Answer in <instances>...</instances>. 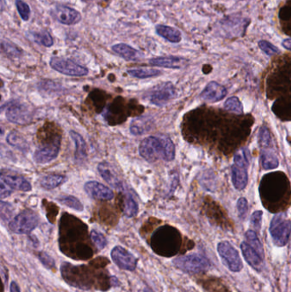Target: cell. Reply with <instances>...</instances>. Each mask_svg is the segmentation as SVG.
<instances>
[{"instance_id": "e575fe53", "label": "cell", "mask_w": 291, "mask_h": 292, "mask_svg": "<svg viewBox=\"0 0 291 292\" xmlns=\"http://www.w3.org/2000/svg\"><path fill=\"white\" fill-rule=\"evenodd\" d=\"M91 240L94 243L98 251H102L107 245V239L105 237L98 231L93 230L90 233Z\"/></svg>"}, {"instance_id": "7c38bea8", "label": "cell", "mask_w": 291, "mask_h": 292, "mask_svg": "<svg viewBox=\"0 0 291 292\" xmlns=\"http://www.w3.org/2000/svg\"><path fill=\"white\" fill-rule=\"evenodd\" d=\"M61 138L57 137L52 142L42 145L34 152V160L38 164H47L55 160L59 154Z\"/></svg>"}, {"instance_id": "603a6c76", "label": "cell", "mask_w": 291, "mask_h": 292, "mask_svg": "<svg viewBox=\"0 0 291 292\" xmlns=\"http://www.w3.org/2000/svg\"><path fill=\"white\" fill-rule=\"evenodd\" d=\"M155 32L159 36L162 37L166 40L171 43H178L182 39V34L178 29L173 27L166 26V25H158L155 27Z\"/></svg>"}, {"instance_id": "83f0119b", "label": "cell", "mask_w": 291, "mask_h": 292, "mask_svg": "<svg viewBox=\"0 0 291 292\" xmlns=\"http://www.w3.org/2000/svg\"><path fill=\"white\" fill-rule=\"evenodd\" d=\"M64 181V177L60 174H47L44 176L40 181V185L42 187L47 190H52V189L56 188L57 186H60L61 184Z\"/></svg>"}, {"instance_id": "7402d4cb", "label": "cell", "mask_w": 291, "mask_h": 292, "mask_svg": "<svg viewBox=\"0 0 291 292\" xmlns=\"http://www.w3.org/2000/svg\"><path fill=\"white\" fill-rule=\"evenodd\" d=\"M98 170L102 176V178L114 188L118 190H123V185L121 181L117 178V176L115 174L112 170L110 166L108 163H101L98 164Z\"/></svg>"}, {"instance_id": "e0dca14e", "label": "cell", "mask_w": 291, "mask_h": 292, "mask_svg": "<svg viewBox=\"0 0 291 292\" xmlns=\"http://www.w3.org/2000/svg\"><path fill=\"white\" fill-rule=\"evenodd\" d=\"M248 24H249L248 19L239 18L237 16H232V17L230 16L221 21L222 29H224L228 37H237L242 35L237 29H235V26L246 29Z\"/></svg>"}, {"instance_id": "5bb4252c", "label": "cell", "mask_w": 291, "mask_h": 292, "mask_svg": "<svg viewBox=\"0 0 291 292\" xmlns=\"http://www.w3.org/2000/svg\"><path fill=\"white\" fill-rule=\"evenodd\" d=\"M51 14L58 23L68 26L75 25L81 21L80 12L69 6H56L51 11Z\"/></svg>"}, {"instance_id": "bcb514c9", "label": "cell", "mask_w": 291, "mask_h": 292, "mask_svg": "<svg viewBox=\"0 0 291 292\" xmlns=\"http://www.w3.org/2000/svg\"><path fill=\"white\" fill-rule=\"evenodd\" d=\"M11 289V292H21L18 284H16L15 281L11 282V289Z\"/></svg>"}, {"instance_id": "5b68a950", "label": "cell", "mask_w": 291, "mask_h": 292, "mask_svg": "<svg viewBox=\"0 0 291 292\" xmlns=\"http://www.w3.org/2000/svg\"><path fill=\"white\" fill-rule=\"evenodd\" d=\"M270 233L276 245H286L290 238L291 220H288L283 214L276 215L271 222Z\"/></svg>"}, {"instance_id": "d6986e66", "label": "cell", "mask_w": 291, "mask_h": 292, "mask_svg": "<svg viewBox=\"0 0 291 292\" xmlns=\"http://www.w3.org/2000/svg\"><path fill=\"white\" fill-rule=\"evenodd\" d=\"M1 181H3L11 189L21 191H30L32 190L31 184L26 178L19 175L13 174H1Z\"/></svg>"}, {"instance_id": "f6af8a7d", "label": "cell", "mask_w": 291, "mask_h": 292, "mask_svg": "<svg viewBox=\"0 0 291 292\" xmlns=\"http://www.w3.org/2000/svg\"><path fill=\"white\" fill-rule=\"evenodd\" d=\"M282 46H283L285 49L291 51V39H284V40L282 42Z\"/></svg>"}, {"instance_id": "52a82bcc", "label": "cell", "mask_w": 291, "mask_h": 292, "mask_svg": "<svg viewBox=\"0 0 291 292\" xmlns=\"http://www.w3.org/2000/svg\"><path fill=\"white\" fill-rule=\"evenodd\" d=\"M38 224V215L32 210H24L11 220L9 228L16 234H29L37 228Z\"/></svg>"}, {"instance_id": "8d00e7d4", "label": "cell", "mask_w": 291, "mask_h": 292, "mask_svg": "<svg viewBox=\"0 0 291 292\" xmlns=\"http://www.w3.org/2000/svg\"><path fill=\"white\" fill-rule=\"evenodd\" d=\"M259 144L260 147L264 149H270L272 147V140H271L270 132L265 127L260 128L259 133Z\"/></svg>"}, {"instance_id": "d590c367", "label": "cell", "mask_w": 291, "mask_h": 292, "mask_svg": "<svg viewBox=\"0 0 291 292\" xmlns=\"http://www.w3.org/2000/svg\"><path fill=\"white\" fill-rule=\"evenodd\" d=\"M225 109L228 111L234 112L237 114L242 113V109H243L239 99L235 97L227 99V102L225 103Z\"/></svg>"}, {"instance_id": "4dcf8cb0", "label": "cell", "mask_w": 291, "mask_h": 292, "mask_svg": "<svg viewBox=\"0 0 291 292\" xmlns=\"http://www.w3.org/2000/svg\"><path fill=\"white\" fill-rule=\"evenodd\" d=\"M261 164L265 170L277 168L278 166V158L270 150H264L261 154Z\"/></svg>"}, {"instance_id": "f35d334b", "label": "cell", "mask_w": 291, "mask_h": 292, "mask_svg": "<svg viewBox=\"0 0 291 292\" xmlns=\"http://www.w3.org/2000/svg\"><path fill=\"white\" fill-rule=\"evenodd\" d=\"M38 257H39V260L40 261L43 265H44L47 268L50 269V270H54L56 269V261H54V259L52 258V256L48 255V254L46 253V252H39V255H38Z\"/></svg>"}, {"instance_id": "7a4b0ae2", "label": "cell", "mask_w": 291, "mask_h": 292, "mask_svg": "<svg viewBox=\"0 0 291 292\" xmlns=\"http://www.w3.org/2000/svg\"><path fill=\"white\" fill-rule=\"evenodd\" d=\"M61 273L65 281L71 286L80 289H90L97 288L96 278L105 279L103 273H98L87 265L75 266L70 262H63L61 266Z\"/></svg>"}, {"instance_id": "ab89813d", "label": "cell", "mask_w": 291, "mask_h": 292, "mask_svg": "<svg viewBox=\"0 0 291 292\" xmlns=\"http://www.w3.org/2000/svg\"><path fill=\"white\" fill-rule=\"evenodd\" d=\"M259 47L263 52H265V54L268 56H273V55L278 54L279 53V50L273 46L270 42L266 41V40H260L259 41Z\"/></svg>"}, {"instance_id": "f1b7e54d", "label": "cell", "mask_w": 291, "mask_h": 292, "mask_svg": "<svg viewBox=\"0 0 291 292\" xmlns=\"http://www.w3.org/2000/svg\"><path fill=\"white\" fill-rule=\"evenodd\" d=\"M123 212L125 215L129 218L134 217L139 212V205L131 196V194L125 193Z\"/></svg>"}, {"instance_id": "ffe728a7", "label": "cell", "mask_w": 291, "mask_h": 292, "mask_svg": "<svg viewBox=\"0 0 291 292\" xmlns=\"http://www.w3.org/2000/svg\"><path fill=\"white\" fill-rule=\"evenodd\" d=\"M112 51L116 54L122 57L127 61H139L144 57L142 52L138 50L134 49L133 47H130L128 44L120 43L112 47Z\"/></svg>"}, {"instance_id": "277c9868", "label": "cell", "mask_w": 291, "mask_h": 292, "mask_svg": "<svg viewBox=\"0 0 291 292\" xmlns=\"http://www.w3.org/2000/svg\"><path fill=\"white\" fill-rule=\"evenodd\" d=\"M250 164V153L246 148L240 149L234 156L232 166V183L235 188L242 190L248 184V166Z\"/></svg>"}, {"instance_id": "d4e9b609", "label": "cell", "mask_w": 291, "mask_h": 292, "mask_svg": "<svg viewBox=\"0 0 291 292\" xmlns=\"http://www.w3.org/2000/svg\"><path fill=\"white\" fill-rule=\"evenodd\" d=\"M6 141L12 147L16 148L23 152H27L29 150V143L25 140V138L23 135L20 134L16 131H12V132H10L6 138Z\"/></svg>"}, {"instance_id": "f546056e", "label": "cell", "mask_w": 291, "mask_h": 292, "mask_svg": "<svg viewBox=\"0 0 291 292\" xmlns=\"http://www.w3.org/2000/svg\"><path fill=\"white\" fill-rule=\"evenodd\" d=\"M31 36L34 42H36L37 44L43 46V47H51L54 44V40L52 39V35L44 30L33 32Z\"/></svg>"}, {"instance_id": "836d02e7", "label": "cell", "mask_w": 291, "mask_h": 292, "mask_svg": "<svg viewBox=\"0 0 291 292\" xmlns=\"http://www.w3.org/2000/svg\"><path fill=\"white\" fill-rule=\"evenodd\" d=\"M58 202L61 205H64L66 207L70 208L72 210H76L79 212H81L84 210L83 205L80 202V200L73 196H65L58 198Z\"/></svg>"}, {"instance_id": "7bdbcfd3", "label": "cell", "mask_w": 291, "mask_h": 292, "mask_svg": "<svg viewBox=\"0 0 291 292\" xmlns=\"http://www.w3.org/2000/svg\"><path fill=\"white\" fill-rule=\"evenodd\" d=\"M262 220V212L261 211H255L251 216V224L256 229H260Z\"/></svg>"}, {"instance_id": "1f68e13d", "label": "cell", "mask_w": 291, "mask_h": 292, "mask_svg": "<svg viewBox=\"0 0 291 292\" xmlns=\"http://www.w3.org/2000/svg\"><path fill=\"white\" fill-rule=\"evenodd\" d=\"M246 239H247V243L260 255L261 258L264 259V249H263L262 244L259 240L256 233L254 231H248L246 234H245Z\"/></svg>"}, {"instance_id": "74e56055", "label": "cell", "mask_w": 291, "mask_h": 292, "mask_svg": "<svg viewBox=\"0 0 291 292\" xmlns=\"http://www.w3.org/2000/svg\"><path fill=\"white\" fill-rule=\"evenodd\" d=\"M16 6L21 19L24 21H29L30 15H31V10L29 5L23 0H16Z\"/></svg>"}, {"instance_id": "2e32d148", "label": "cell", "mask_w": 291, "mask_h": 292, "mask_svg": "<svg viewBox=\"0 0 291 292\" xmlns=\"http://www.w3.org/2000/svg\"><path fill=\"white\" fill-rule=\"evenodd\" d=\"M227 93V89L223 85H219L215 81H212L207 85L204 92L202 93L201 97L205 101L214 103L224 99Z\"/></svg>"}, {"instance_id": "ee69618b", "label": "cell", "mask_w": 291, "mask_h": 292, "mask_svg": "<svg viewBox=\"0 0 291 292\" xmlns=\"http://www.w3.org/2000/svg\"><path fill=\"white\" fill-rule=\"evenodd\" d=\"M10 186H7L5 182L1 181V187H0V194H1V198L4 199L6 197H8L11 194V190Z\"/></svg>"}, {"instance_id": "cb8c5ba5", "label": "cell", "mask_w": 291, "mask_h": 292, "mask_svg": "<svg viewBox=\"0 0 291 292\" xmlns=\"http://www.w3.org/2000/svg\"><path fill=\"white\" fill-rule=\"evenodd\" d=\"M70 136L75 144V159L79 162L85 161L87 156V152H86L87 148H86L85 140L81 137V135L75 131L70 132Z\"/></svg>"}, {"instance_id": "4316f807", "label": "cell", "mask_w": 291, "mask_h": 292, "mask_svg": "<svg viewBox=\"0 0 291 292\" xmlns=\"http://www.w3.org/2000/svg\"><path fill=\"white\" fill-rule=\"evenodd\" d=\"M129 75L139 79H147V78L155 77L161 75L160 70L151 69V68H137L127 70Z\"/></svg>"}, {"instance_id": "44dd1931", "label": "cell", "mask_w": 291, "mask_h": 292, "mask_svg": "<svg viewBox=\"0 0 291 292\" xmlns=\"http://www.w3.org/2000/svg\"><path fill=\"white\" fill-rule=\"evenodd\" d=\"M241 250H242V255L244 256L245 260L253 268L261 271L262 269L263 258L260 257V255L247 243L243 242L241 244Z\"/></svg>"}, {"instance_id": "ba28073f", "label": "cell", "mask_w": 291, "mask_h": 292, "mask_svg": "<svg viewBox=\"0 0 291 292\" xmlns=\"http://www.w3.org/2000/svg\"><path fill=\"white\" fill-rule=\"evenodd\" d=\"M34 109L30 105L21 103L10 104L6 109V117L14 124L26 125L34 118Z\"/></svg>"}, {"instance_id": "6da1fadb", "label": "cell", "mask_w": 291, "mask_h": 292, "mask_svg": "<svg viewBox=\"0 0 291 292\" xmlns=\"http://www.w3.org/2000/svg\"><path fill=\"white\" fill-rule=\"evenodd\" d=\"M139 153L149 163H155L161 158L170 162L175 158V146L167 135L150 136L142 141Z\"/></svg>"}, {"instance_id": "9c48e42d", "label": "cell", "mask_w": 291, "mask_h": 292, "mask_svg": "<svg viewBox=\"0 0 291 292\" xmlns=\"http://www.w3.org/2000/svg\"><path fill=\"white\" fill-rule=\"evenodd\" d=\"M50 66L57 72L69 76H85L87 75L88 70L81 65L78 64L72 60L52 57L50 61Z\"/></svg>"}, {"instance_id": "8992f818", "label": "cell", "mask_w": 291, "mask_h": 292, "mask_svg": "<svg viewBox=\"0 0 291 292\" xmlns=\"http://www.w3.org/2000/svg\"><path fill=\"white\" fill-rule=\"evenodd\" d=\"M176 267L186 273H201L210 267V262L205 256L199 254H191L188 256H180L173 260Z\"/></svg>"}, {"instance_id": "4fadbf2b", "label": "cell", "mask_w": 291, "mask_h": 292, "mask_svg": "<svg viewBox=\"0 0 291 292\" xmlns=\"http://www.w3.org/2000/svg\"><path fill=\"white\" fill-rule=\"evenodd\" d=\"M175 96V88L173 84L171 82H166L158 85L151 92L150 100L155 105L163 106L174 99Z\"/></svg>"}, {"instance_id": "ac0fdd59", "label": "cell", "mask_w": 291, "mask_h": 292, "mask_svg": "<svg viewBox=\"0 0 291 292\" xmlns=\"http://www.w3.org/2000/svg\"><path fill=\"white\" fill-rule=\"evenodd\" d=\"M187 60L180 57H158L150 60V64L166 69H181L186 65Z\"/></svg>"}, {"instance_id": "b9f144b4", "label": "cell", "mask_w": 291, "mask_h": 292, "mask_svg": "<svg viewBox=\"0 0 291 292\" xmlns=\"http://www.w3.org/2000/svg\"><path fill=\"white\" fill-rule=\"evenodd\" d=\"M237 210L239 212L240 217L244 218L246 216L248 211V202L247 200L242 197L238 200L237 202Z\"/></svg>"}, {"instance_id": "d6a6232c", "label": "cell", "mask_w": 291, "mask_h": 292, "mask_svg": "<svg viewBox=\"0 0 291 292\" xmlns=\"http://www.w3.org/2000/svg\"><path fill=\"white\" fill-rule=\"evenodd\" d=\"M1 49H2V52L10 58H18L23 54L21 49L16 47V44H12L7 40H2Z\"/></svg>"}, {"instance_id": "9a60e30c", "label": "cell", "mask_w": 291, "mask_h": 292, "mask_svg": "<svg viewBox=\"0 0 291 292\" xmlns=\"http://www.w3.org/2000/svg\"><path fill=\"white\" fill-rule=\"evenodd\" d=\"M84 187L86 193L95 199L111 200L114 197L112 190L97 181H89Z\"/></svg>"}, {"instance_id": "3957f363", "label": "cell", "mask_w": 291, "mask_h": 292, "mask_svg": "<svg viewBox=\"0 0 291 292\" xmlns=\"http://www.w3.org/2000/svg\"><path fill=\"white\" fill-rule=\"evenodd\" d=\"M181 234L175 228L164 226L155 231L150 240L153 251L161 256L172 257L181 249Z\"/></svg>"}, {"instance_id": "8fae6325", "label": "cell", "mask_w": 291, "mask_h": 292, "mask_svg": "<svg viewBox=\"0 0 291 292\" xmlns=\"http://www.w3.org/2000/svg\"><path fill=\"white\" fill-rule=\"evenodd\" d=\"M111 259L119 268L125 271H134L138 264L136 257L121 246H116L111 251Z\"/></svg>"}, {"instance_id": "7dc6e473", "label": "cell", "mask_w": 291, "mask_h": 292, "mask_svg": "<svg viewBox=\"0 0 291 292\" xmlns=\"http://www.w3.org/2000/svg\"><path fill=\"white\" fill-rule=\"evenodd\" d=\"M144 292H151V291H150V289H144Z\"/></svg>"}, {"instance_id": "60d3db41", "label": "cell", "mask_w": 291, "mask_h": 292, "mask_svg": "<svg viewBox=\"0 0 291 292\" xmlns=\"http://www.w3.org/2000/svg\"><path fill=\"white\" fill-rule=\"evenodd\" d=\"M1 217L3 220H10L13 214V207L10 204L1 201Z\"/></svg>"}, {"instance_id": "484cf974", "label": "cell", "mask_w": 291, "mask_h": 292, "mask_svg": "<svg viewBox=\"0 0 291 292\" xmlns=\"http://www.w3.org/2000/svg\"><path fill=\"white\" fill-rule=\"evenodd\" d=\"M150 120L145 117H138L131 122L130 131L133 135H142L150 130Z\"/></svg>"}, {"instance_id": "30bf717a", "label": "cell", "mask_w": 291, "mask_h": 292, "mask_svg": "<svg viewBox=\"0 0 291 292\" xmlns=\"http://www.w3.org/2000/svg\"><path fill=\"white\" fill-rule=\"evenodd\" d=\"M218 252L231 271L239 272L242 270V262L239 254L229 242H220L218 244Z\"/></svg>"}]
</instances>
